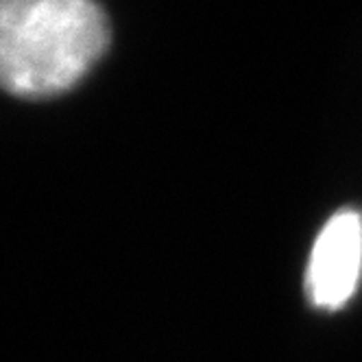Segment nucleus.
I'll use <instances>...</instances> for the list:
<instances>
[{"mask_svg":"<svg viewBox=\"0 0 362 362\" xmlns=\"http://www.w3.org/2000/svg\"><path fill=\"white\" fill-rule=\"evenodd\" d=\"M110 44L96 0H0V79L22 98L74 88Z\"/></svg>","mask_w":362,"mask_h":362,"instance_id":"obj_1","label":"nucleus"},{"mask_svg":"<svg viewBox=\"0 0 362 362\" xmlns=\"http://www.w3.org/2000/svg\"><path fill=\"white\" fill-rule=\"evenodd\" d=\"M362 275V214L345 208L327 218L317 234L305 267L308 301L321 310L343 308Z\"/></svg>","mask_w":362,"mask_h":362,"instance_id":"obj_2","label":"nucleus"}]
</instances>
